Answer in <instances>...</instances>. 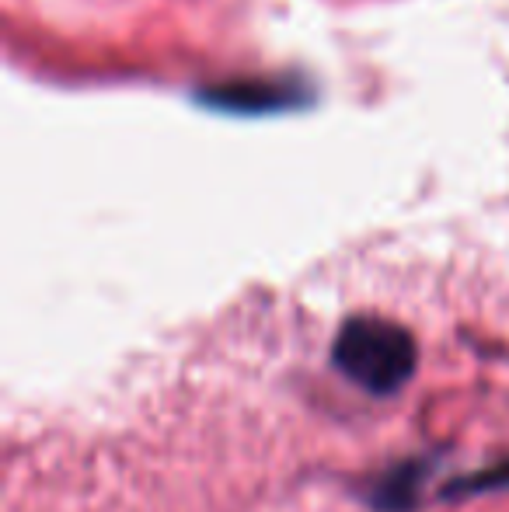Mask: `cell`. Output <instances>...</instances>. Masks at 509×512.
Instances as JSON below:
<instances>
[{"mask_svg": "<svg viewBox=\"0 0 509 512\" xmlns=\"http://www.w3.org/2000/svg\"><path fill=\"white\" fill-rule=\"evenodd\" d=\"M206 102L238 115H255V112H276V108L293 105V98L290 88H283V84L252 81V84H227V88L210 91Z\"/></svg>", "mask_w": 509, "mask_h": 512, "instance_id": "7a4b0ae2", "label": "cell"}, {"mask_svg": "<svg viewBox=\"0 0 509 512\" xmlns=\"http://www.w3.org/2000/svg\"><path fill=\"white\" fill-rule=\"evenodd\" d=\"M422 474H426V464H405V467H394L391 474H384V481L377 485L374 502L384 512H408L415 506V492L422 485Z\"/></svg>", "mask_w": 509, "mask_h": 512, "instance_id": "3957f363", "label": "cell"}, {"mask_svg": "<svg viewBox=\"0 0 509 512\" xmlns=\"http://www.w3.org/2000/svg\"><path fill=\"white\" fill-rule=\"evenodd\" d=\"M332 359L363 391L391 394L415 373V338L384 317H353L335 335Z\"/></svg>", "mask_w": 509, "mask_h": 512, "instance_id": "6da1fadb", "label": "cell"}]
</instances>
